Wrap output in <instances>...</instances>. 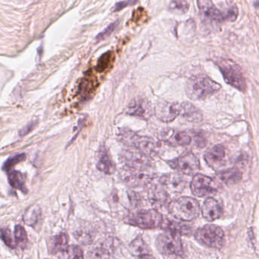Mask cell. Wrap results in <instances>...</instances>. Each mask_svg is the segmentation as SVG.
Segmentation results:
<instances>
[{
  "instance_id": "6da1fadb",
  "label": "cell",
  "mask_w": 259,
  "mask_h": 259,
  "mask_svg": "<svg viewBox=\"0 0 259 259\" xmlns=\"http://www.w3.org/2000/svg\"><path fill=\"white\" fill-rule=\"evenodd\" d=\"M221 89L219 83L204 75H193L186 83V95L193 101L205 99Z\"/></svg>"
},
{
  "instance_id": "7a4b0ae2",
  "label": "cell",
  "mask_w": 259,
  "mask_h": 259,
  "mask_svg": "<svg viewBox=\"0 0 259 259\" xmlns=\"http://www.w3.org/2000/svg\"><path fill=\"white\" fill-rule=\"evenodd\" d=\"M116 137L124 145L146 154L148 157L157 153L158 145L148 136H140L128 128H121L116 132Z\"/></svg>"
},
{
  "instance_id": "3957f363",
  "label": "cell",
  "mask_w": 259,
  "mask_h": 259,
  "mask_svg": "<svg viewBox=\"0 0 259 259\" xmlns=\"http://www.w3.org/2000/svg\"><path fill=\"white\" fill-rule=\"evenodd\" d=\"M169 211L174 218L182 221H192L201 212L199 203L190 197H181L171 201Z\"/></svg>"
},
{
  "instance_id": "277c9868",
  "label": "cell",
  "mask_w": 259,
  "mask_h": 259,
  "mask_svg": "<svg viewBox=\"0 0 259 259\" xmlns=\"http://www.w3.org/2000/svg\"><path fill=\"white\" fill-rule=\"evenodd\" d=\"M216 64L221 70L224 81L227 84L240 92H245L246 81L239 65L236 64L233 60L227 59H221L216 62Z\"/></svg>"
},
{
  "instance_id": "5b68a950",
  "label": "cell",
  "mask_w": 259,
  "mask_h": 259,
  "mask_svg": "<svg viewBox=\"0 0 259 259\" xmlns=\"http://www.w3.org/2000/svg\"><path fill=\"white\" fill-rule=\"evenodd\" d=\"M125 222L133 227L144 230H151L162 227L163 218L157 210H140L130 213Z\"/></svg>"
},
{
  "instance_id": "8992f818",
  "label": "cell",
  "mask_w": 259,
  "mask_h": 259,
  "mask_svg": "<svg viewBox=\"0 0 259 259\" xmlns=\"http://www.w3.org/2000/svg\"><path fill=\"white\" fill-rule=\"evenodd\" d=\"M194 236L200 244L210 248L220 249L224 244V230L213 224H207L198 229Z\"/></svg>"
},
{
  "instance_id": "52a82bcc",
  "label": "cell",
  "mask_w": 259,
  "mask_h": 259,
  "mask_svg": "<svg viewBox=\"0 0 259 259\" xmlns=\"http://www.w3.org/2000/svg\"><path fill=\"white\" fill-rule=\"evenodd\" d=\"M156 246L163 255L181 256L183 254L180 235L176 232L166 230L165 233L159 235L156 240Z\"/></svg>"
},
{
  "instance_id": "ba28073f",
  "label": "cell",
  "mask_w": 259,
  "mask_h": 259,
  "mask_svg": "<svg viewBox=\"0 0 259 259\" xmlns=\"http://www.w3.org/2000/svg\"><path fill=\"white\" fill-rule=\"evenodd\" d=\"M167 163L172 169L185 175H196L200 169L199 160L192 152L185 153L174 160H169Z\"/></svg>"
},
{
  "instance_id": "9c48e42d",
  "label": "cell",
  "mask_w": 259,
  "mask_h": 259,
  "mask_svg": "<svg viewBox=\"0 0 259 259\" xmlns=\"http://www.w3.org/2000/svg\"><path fill=\"white\" fill-rule=\"evenodd\" d=\"M150 157L136 149L125 150L122 153V160L127 169L145 172L150 165Z\"/></svg>"
},
{
  "instance_id": "30bf717a",
  "label": "cell",
  "mask_w": 259,
  "mask_h": 259,
  "mask_svg": "<svg viewBox=\"0 0 259 259\" xmlns=\"http://www.w3.org/2000/svg\"><path fill=\"white\" fill-rule=\"evenodd\" d=\"M190 188L192 194L197 197L210 196L217 192L216 183L213 179L199 174L194 176Z\"/></svg>"
},
{
  "instance_id": "8fae6325",
  "label": "cell",
  "mask_w": 259,
  "mask_h": 259,
  "mask_svg": "<svg viewBox=\"0 0 259 259\" xmlns=\"http://www.w3.org/2000/svg\"><path fill=\"white\" fill-rule=\"evenodd\" d=\"M181 104L169 101L157 103L154 108V114L163 122H172L181 114Z\"/></svg>"
},
{
  "instance_id": "7c38bea8",
  "label": "cell",
  "mask_w": 259,
  "mask_h": 259,
  "mask_svg": "<svg viewBox=\"0 0 259 259\" xmlns=\"http://www.w3.org/2000/svg\"><path fill=\"white\" fill-rule=\"evenodd\" d=\"M126 113L130 116L148 120L154 114V110L148 100L137 98L130 103L127 107Z\"/></svg>"
},
{
  "instance_id": "4fadbf2b",
  "label": "cell",
  "mask_w": 259,
  "mask_h": 259,
  "mask_svg": "<svg viewBox=\"0 0 259 259\" xmlns=\"http://www.w3.org/2000/svg\"><path fill=\"white\" fill-rule=\"evenodd\" d=\"M204 158L210 167L219 170L227 163V148L222 145H215L206 151Z\"/></svg>"
},
{
  "instance_id": "5bb4252c",
  "label": "cell",
  "mask_w": 259,
  "mask_h": 259,
  "mask_svg": "<svg viewBox=\"0 0 259 259\" xmlns=\"http://www.w3.org/2000/svg\"><path fill=\"white\" fill-rule=\"evenodd\" d=\"M200 13L204 19L212 22H223L227 21L226 13L218 10L211 1L200 0L197 2Z\"/></svg>"
},
{
  "instance_id": "9a60e30c",
  "label": "cell",
  "mask_w": 259,
  "mask_h": 259,
  "mask_svg": "<svg viewBox=\"0 0 259 259\" xmlns=\"http://www.w3.org/2000/svg\"><path fill=\"white\" fill-rule=\"evenodd\" d=\"M161 139L163 142L174 147L186 146L192 142V138L187 133L172 130L163 131Z\"/></svg>"
},
{
  "instance_id": "2e32d148",
  "label": "cell",
  "mask_w": 259,
  "mask_h": 259,
  "mask_svg": "<svg viewBox=\"0 0 259 259\" xmlns=\"http://www.w3.org/2000/svg\"><path fill=\"white\" fill-rule=\"evenodd\" d=\"M203 218L209 222L219 219L223 214V208L220 203L213 198H207L201 209Z\"/></svg>"
},
{
  "instance_id": "e0dca14e",
  "label": "cell",
  "mask_w": 259,
  "mask_h": 259,
  "mask_svg": "<svg viewBox=\"0 0 259 259\" xmlns=\"http://www.w3.org/2000/svg\"><path fill=\"white\" fill-rule=\"evenodd\" d=\"M153 179L154 177L152 175L140 171L130 170L126 169L123 174L124 181L127 184L134 187L146 186L152 182Z\"/></svg>"
},
{
  "instance_id": "ac0fdd59",
  "label": "cell",
  "mask_w": 259,
  "mask_h": 259,
  "mask_svg": "<svg viewBox=\"0 0 259 259\" xmlns=\"http://www.w3.org/2000/svg\"><path fill=\"white\" fill-rule=\"evenodd\" d=\"M160 183L163 187L172 192H181L186 186L184 179L177 174H168L162 176Z\"/></svg>"
},
{
  "instance_id": "d6986e66",
  "label": "cell",
  "mask_w": 259,
  "mask_h": 259,
  "mask_svg": "<svg viewBox=\"0 0 259 259\" xmlns=\"http://www.w3.org/2000/svg\"><path fill=\"white\" fill-rule=\"evenodd\" d=\"M97 167L101 172L105 174H113L116 170V166L112 160L108 151L104 145L100 148L98 151V163Z\"/></svg>"
},
{
  "instance_id": "ffe728a7",
  "label": "cell",
  "mask_w": 259,
  "mask_h": 259,
  "mask_svg": "<svg viewBox=\"0 0 259 259\" xmlns=\"http://www.w3.org/2000/svg\"><path fill=\"white\" fill-rule=\"evenodd\" d=\"M69 238L66 233H60L57 236H54L49 241L48 250L51 254H60L63 252L69 245Z\"/></svg>"
},
{
  "instance_id": "44dd1931",
  "label": "cell",
  "mask_w": 259,
  "mask_h": 259,
  "mask_svg": "<svg viewBox=\"0 0 259 259\" xmlns=\"http://www.w3.org/2000/svg\"><path fill=\"white\" fill-rule=\"evenodd\" d=\"M217 176L220 181L227 185L236 184L242 180V172L236 167L219 171Z\"/></svg>"
},
{
  "instance_id": "7402d4cb",
  "label": "cell",
  "mask_w": 259,
  "mask_h": 259,
  "mask_svg": "<svg viewBox=\"0 0 259 259\" xmlns=\"http://www.w3.org/2000/svg\"><path fill=\"white\" fill-rule=\"evenodd\" d=\"M130 250L132 254H134L135 256L138 257L151 254V249L144 240L143 238L140 236H137L136 239H133L130 242Z\"/></svg>"
},
{
  "instance_id": "603a6c76",
  "label": "cell",
  "mask_w": 259,
  "mask_h": 259,
  "mask_svg": "<svg viewBox=\"0 0 259 259\" xmlns=\"http://www.w3.org/2000/svg\"><path fill=\"white\" fill-rule=\"evenodd\" d=\"M148 199L154 207H161L168 200V194L158 187H153L148 192Z\"/></svg>"
},
{
  "instance_id": "cb8c5ba5",
  "label": "cell",
  "mask_w": 259,
  "mask_h": 259,
  "mask_svg": "<svg viewBox=\"0 0 259 259\" xmlns=\"http://www.w3.org/2000/svg\"><path fill=\"white\" fill-rule=\"evenodd\" d=\"M181 115L187 120L191 122H199L202 119L201 111L192 104L189 103H183L181 104Z\"/></svg>"
},
{
  "instance_id": "d4e9b609",
  "label": "cell",
  "mask_w": 259,
  "mask_h": 259,
  "mask_svg": "<svg viewBox=\"0 0 259 259\" xmlns=\"http://www.w3.org/2000/svg\"><path fill=\"white\" fill-rule=\"evenodd\" d=\"M8 180L12 187L22 191V192H27L26 186H25V177L23 174L19 171L11 170L8 174Z\"/></svg>"
},
{
  "instance_id": "484cf974",
  "label": "cell",
  "mask_w": 259,
  "mask_h": 259,
  "mask_svg": "<svg viewBox=\"0 0 259 259\" xmlns=\"http://www.w3.org/2000/svg\"><path fill=\"white\" fill-rule=\"evenodd\" d=\"M41 219V210L37 205L30 207L24 214L23 220L25 224L33 227H36Z\"/></svg>"
},
{
  "instance_id": "4316f807",
  "label": "cell",
  "mask_w": 259,
  "mask_h": 259,
  "mask_svg": "<svg viewBox=\"0 0 259 259\" xmlns=\"http://www.w3.org/2000/svg\"><path fill=\"white\" fill-rule=\"evenodd\" d=\"M60 259H84L82 249L78 245H69L60 254Z\"/></svg>"
},
{
  "instance_id": "83f0119b",
  "label": "cell",
  "mask_w": 259,
  "mask_h": 259,
  "mask_svg": "<svg viewBox=\"0 0 259 259\" xmlns=\"http://www.w3.org/2000/svg\"><path fill=\"white\" fill-rule=\"evenodd\" d=\"M15 239H16V244L19 246H26L27 243H28V236H27L25 228L22 226H16V228H15Z\"/></svg>"
},
{
  "instance_id": "f1b7e54d",
  "label": "cell",
  "mask_w": 259,
  "mask_h": 259,
  "mask_svg": "<svg viewBox=\"0 0 259 259\" xmlns=\"http://www.w3.org/2000/svg\"><path fill=\"white\" fill-rule=\"evenodd\" d=\"M75 236L78 242H81L83 244L90 243L93 239L92 231H89L87 228L78 229L75 232Z\"/></svg>"
},
{
  "instance_id": "f546056e",
  "label": "cell",
  "mask_w": 259,
  "mask_h": 259,
  "mask_svg": "<svg viewBox=\"0 0 259 259\" xmlns=\"http://www.w3.org/2000/svg\"><path fill=\"white\" fill-rule=\"evenodd\" d=\"M110 252L104 248H96L88 254V259H110Z\"/></svg>"
},
{
  "instance_id": "4dcf8cb0",
  "label": "cell",
  "mask_w": 259,
  "mask_h": 259,
  "mask_svg": "<svg viewBox=\"0 0 259 259\" xmlns=\"http://www.w3.org/2000/svg\"><path fill=\"white\" fill-rule=\"evenodd\" d=\"M189 9V3L186 1H172L169 4V10L175 13H186Z\"/></svg>"
},
{
  "instance_id": "1f68e13d",
  "label": "cell",
  "mask_w": 259,
  "mask_h": 259,
  "mask_svg": "<svg viewBox=\"0 0 259 259\" xmlns=\"http://www.w3.org/2000/svg\"><path fill=\"white\" fill-rule=\"evenodd\" d=\"M25 157H26V156H25V154H18V155L14 156V157H10V158L8 159V160L5 162V163H4V170L10 172V171H11V169L13 166H16L17 163H21V162L25 160Z\"/></svg>"
},
{
  "instance_id": "d6a6232c",
  "label": "cell",
  "mask_w": 259,
  "mask_h": 259,
  "mask_svg": "<svg viewBox=\"0 0 259 259\" xmlns=\"http://www.w3.org/2000/svg\"><path fill=\"white\" fill-rule=\"evenodd\" d=\"M3 241L5 242L6 245H8L10 248H16V239L13 238L11 231L9 229L3 228L2 234H1Z\"/></svg>"
},
{
  "instance_id": "836d02e7",
  "label": "cell",
  "mask_w": 259,
  "mask_h": 259,
  "mask_svg": "<svg viewBox=\"0 0 259 259\" xmlns=\"http://www.w3.org/2000/svg\"><path fill=\"white\" fill-rule=\"evenodd\" d=\"M118 24H119V22H113L111 25H109L107 28L104 30L102 32L100 33L96 37V40L98 42L101 41V40H104V39L108 37L114 31V30L116 29V27H117Z\"/></svg>"
},
{
  "instance_id": "e575fe53",
  "label": "cell",
  "mask_w": 259,
  "mask_h": 259,
  "mask_svg": "<svg viewBox=\"0 0 259 259\" xmlns=\"http://www.w3.org/2000/svg\"><path fill=\"white\" fill-rule=\"evenodd\" d=\"M37 125V122H30L28 125H27L26 126L24 127V128H22L20 131V136H24L28 135V133H31L33 130H34V127Z\"/></svg>"
},
{
  "instance_id": "d590c367",
  "label": "cell",
  "mask_w": 259,
  "mask_h": 259,
  "mask_svg": "<svg viewBox=\"0 0 259 259\" xmlns=\"http://www.w3.org/2000/svg\"><path fill=\"white\" fill-rule=\"evenodd\" d=\"M135 4H136V2H133V1H123V2L117 3L115 6V11H120L121 10L125 8L128 6L133 5Z\"/></svg>"
},
{
  "instance_id": "8d00e7d4",
  "label": "cell",
  "mask_w": 259,
  "mask_h": 259,
  "mask_svg": "<svg viewBox=\"0 0 259 259\" xmlns=\"http://www.w3.org/2000/svg\"><path fill=\"white\" fill-rule=\"evenodd\" d=\"M195 141L198 147H200V148H203L206 145V139L201 135H196Z\"/></svg>"
},
{
  "instance_id": "74e56055",
  "label": "cell",
  "mask_w": 259,
  "mask_h": 259,
  "mask_svg": "<svg viewBox=\"0 0 259 259\" xmlns=\"http://www.w3.org/2000/svg\"><path fill=\"white\" fill-rule=\"evenodd\" d=\"M138 259H154V257H152L151 254H148V255H144L142 256V257H138Z\"/></svg>"
}]
</instances>
